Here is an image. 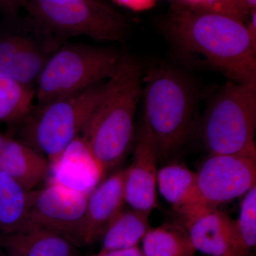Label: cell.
<instances>
[{
	"instance_id": "1",
	"label": "cell",
	"mask_w": 256,
	"mask_h": 256,
	"mask_svg": "<svg viewBox=\"0 0 256 256\" xmlns=\"http://www.w3.org/2000/svg\"><path fill=\"white\" fill-rule=\"evenodd\" d=\"M166 28L178 46L202 55L230 82H256V46L246 24L228 15L178 6Z\"/></svg>"
},
{
	"instance_id": "2",
	"label": "cell",
	"mask_w": 256,
	"mask_h": 256,
	"mask_svg": "<svg viewBox=\"0 0 256 256\" xmlns=\"http://www.w3.org/2000/svg\"><path fill=\"white\" fill-rule=\"evenodd\" d=\"M142 85L139 64L132 57L120 56L114 75L106 82L100 102L80 133L104 176L118 166L132 148Z\"/></svg>"
},
{
	"instance_id": "3",
	"label": "cell",
	"mask_w": 256,
	"mask_h": 256,
	"mask_svg": "<svg viewBox=\"0 0 256 256\" xmlns=\"http://www.w3.org/2000/svg\"><path fill=\"white\" fill-rule=\"evenodd\" d=\"M142 84V124L156 146L158 161H166L182 149L196 128V89L184 74L165 64L148 69Z\"/></svg>"
},
{
	"instance_id": "4",
	"label": "cell",
	"mask_w": 256,
	"mask_h": 256,
	"mask_svg": "<svg viewBox=\"0 0 256 256\" xmlns=\"http://www.w3.org/2000/svg\"><path fill=\"white\" fill-rule=\"evenodd\" d=\"M105 84L36 104L18 124V139L43 154L52 169L80 136L102 98Z\"/></svg>"
},
{
	"instance_id": "5",
	"label": "cell",
	"mask_w": 256,
	"mask_h": 256,
	"mask_svg": "<svg viewBox=\"0 0 256 256\" xmlns=\"http://www.w3.org/2000/svg\"><path fill=\"white\" fill-rule=\"evenodd\" d=\"M256 82H229L207 107L200 126L202 142L212 154L256 159Z\"/></svg>"
},
{
	"instance_id": "6",
	"label": "cell",
	"mask_w": 256,
	"mask_h": 256,
	"mask_svg": "<svg viewBox=\"0 0 256 256\" xmlns=\"http://www.w3.org/2000/svg\"><path fill=\"white\" fill-rule=\"evenodd\" d=\"M120 58L108 48L68 44L50 56L35 86L37 104L69 95L108 80Z\"/></svg>"
},
{
	"instance_id": "7",
	"label": "cell",
	"mask_w": 256,
	"mask_h": 256,
	"mask_svg": "<svg viewBox=\"0 0 256 256\" xmlns=\"http://www.w3.org/2000/svg\"><path fill=\"white\" fill-rule=\"evenodd\" d=\"M24 8L40 28L60 34L118 42L127 34L126 18L98 0H28Z\"/></svg>"
},
{
	"instance_id": "8",
	"label": "cell",
	"mask_w": 256,
	"mask_h": 256,
	"mask_svg": "<svg viewBox=\"0 0 256 256\" xmlns=\"http://www.w3.org/2000/svg\"><path fill=\"white\" fill-rule=\"evenodd\" d=\"M89 194L50 180L44 188L28 192V220L82 245V229Z\"/></svg>"
},
{
	"instance_id": "9",
	"label": "cell",
	"mask_w": 256,
	"mask_h": 256,
	"mask_svg": "<svg viewBox=\"0 0 256 256\" xmlns=\"http://www.w3.org/2000/svg\"><path fill=\"white\" fill-rule=\"evenodd\" d=\"M196 174L202 203L207 208H217L218 205L244 196L256 185V159L232 154H212Z\"/></svg>"
},
{
	"instance_id": "10",
	"label": "cell",
	"mask_w": 256,
	"mask_h": 256,
	"mask_svg": "<svg viewBox=\"0 0 256 256\" xmlns=\"http://www.w3.org/2000/svg\"><path fill=\"white\" fill-rule=\"evenodd\" d=\"M183 226L196 252L204 256H254V250L240 238L236 220L217 208L202 212Z\"/></svg>"
},
{
	"instance_id": "11",
	"label": "cell",
	"mask_w": 256,
	"mask_h": 256,
	"mask_svg": "<svg viewBox=\"0 0 256 256\" xmlns=\"http://www.w3.org/2000/svg\"><path fill=\"white\" fill-rule=\"evenodd\" d=\"M134 142L132 163L126 169L124 202L130 208L150 214L158 207V154L142 124L138 130Z\"/></svg>"
},
{
	"instance_id": "12",
	"label": "cell",
	"mask_w": 256,
	"mask_h": 256,
	"mask_svg": "<svg viewBox=\"0 0 256 256\" xmlns=\"http://www.w3.org/2000/svg\"><path fill=\"white\" fill-rule=\"evenodd\" d=\"M52 53L26 35H1L0 73L35 88L37 80Z\"/></svg>"
},
{
	"instance_id": "13",
	"label": "cell",
	"mask_w": 256,
	"mask_h": 256,
	"mask_svg": "<svg viewBox=\"0 0 256 256\" xmlns=\"http://www.w3.org/2000/svg\"><path fill=\"white\" fill-rule=\"evenodd\" d=\"M126 169L118 170L98 184L88 196L82 229V245L101 238L106 228L122 210Z\"/></svg>"
},
{
	"instance_id": "14",
	"label": "cell",
	"mask_w": 256,
	"mask_h": 256,
	"mask_svg": "<svg viewBox=\"0 0 256 256\" xmlns=\"http://www.w3.org/2000/svg\"><path fill=\"white\" fill-rule=\"evenodd\" d=\"M0 172L31 191L48 178L50 166L41 153L18 138L5 134L0 140Z\"/></svg>"
},
{
	"instance_id": "15",
	"label": "cell",
	"mask_w": 256,
	"mask_h": 256,
	"mask_svg": "<svg viewBox=\"0 0 256 256\" xmlns=\"http://www.w3.org/2000/svg\"><path fill=\"white\" fill-rule=\"evenodd\" d=\"M156 188L160 194L180 214L184 222L210 208L204 206L196 188V172L182 164H171L158 171Z\"/></svg>"
},
{
	"instance_id": "16",
	"label": "cell",
	"mask_w": 256,
	"mask_h": 256,
	"mask_svg": "<svg viewBox=\"0 0 256 256\" xmlns=\"http://www.w3.org/2000/svg\"><path fill=\"white\" fill-rule=\"evenodd\" d=\"M0 244L5 256H80L68 239L32 224L14 233L0 234Z\"/></svg>"
},
{
	"instance_id": "17",
	"label": "cell",
	"mask_w": 256,
	"mask_h": 256,
	"mask_svg": "<svg viewBox=\"0 0 256 256\" xmlns=\"http://www.w3.org/2000/svg\"><path fill=\"white\" fill-rule=\"evenodd\" d=\"M50 172L53 176L50 180L88 194L104 176L80 136L69 144Z\"/></svg>"
},
{
	"instance_id": "18",
	"label": "cell",
	"mask_w": 256,
	"mask_h": 256,
	"mask_svg": "<svg viewBox=\"0 0 256 256\" xmlns=\"http://www.w3.org/2000/svg\"><path fill=\"white\" fill-rule=\"evenodd\" d=\"M28 192L10 175L0 172V234L14 233L31 225Z\"/></svg>"
},
{
	"instance_id": "19",
	"label": "cell",
	"mask_w": 256,
	"mask_h": 256,
	"mask_svg": "<svg viewBox=\"0 0 256 256\" xmlns=\"http://www.w3.org/2000/svg\"><path fill=\"white\" fill-rule=\"evenodd\" d=\"M150 214L130 208L121 210L101 237V252L138 246L150 228Z\"/></svg>"
},
{
	"instance_id": "20",
	"label": "cell",
	"mask_w": 256,
	"mask_h": 256,
	"mask_svg": "<svg viewBox=\"0 0 256 256\" xmlns=\"http://www.w3.org/2000/svg\"><path fill=\"white\" fill-rule=\"evenodd\" d=\"M143 256H195L196 250L183 225L165 224L150 228L142 239Z\"/></svg>"
},
{
	"instance_id": "21",
	"label": "cell",
	"mask_w": 256,
	"mask_h": 256,
	"mask_svg": "<svg viewBox=\"0 0 256 256\" xmlns=\"http://www.w3.org/2000/svg\"><path fill=\"white\" fill-rule=\"evenodd\" d=\"M35 89L0 73V122L20 124L33 108Z\"/></svg>"
},
{
	"instance_id": "22",
	"label": "cell",
	"mask_w": 256,
	"mask_h": 256,
	"mask_svg": "<svg viewBox=\"0 0 256 256\" xmlns=\"http://www.w3.org/2000/svg\"><path fill=\"white\" fill-rule=\"evenodd\" d=\"M240 238L249 248L256 246V185L245 194L236 220Z\"/></svg>"
},
{
	"instance_id": "23",
	"label": "cell",
	"mask_w": 256,
	"mask_h": 256,
	"mask_svg": "<svg viewBox=\"0 0 256 256\" xmlns=\"http://www.w3.org/2000/svg\"><path fill=\"white\" fill-rule=\"evenodd\" d=\"M178 2H180L178 6L182 8L228 15L244 23L236 6L235 0H178Z\"/></svg>"
},
{
	"instance_id": "24",
	"label": "cell",
	"mask_w": 256,
	"mask_h": 256,
	"mask_svg": "<svg viewBox=\"0 0 256 256\" xmlns=\"http://www.w3.org/2000/svg\"><path fill=\"white\" fill-rule=\"evenodd\" d=\"M126 8L133 11H146L152 8L156 3V0H114Z\"/></svg>"
},
{
	"instance_id": "25",
	"label": "cell",
	"mask_w": 256,
	"mask_h": 256,
	"mask_svg": "<svg viewBox=\"0 0 256 256\" xmlns=\"http://www.w3.org/2000/svg\"><path fill=\"white\" fill-rule=\"evenodd\" d=\"M86 256H143V254L142 250L138 246L128 248L116 249L105 252L99 250L97 254Z\"/></svg>"
},
{
	"instance_id": "26",
	"label": "cell",
	"mask_w": 256,
	"mask_h": 256,
	"mask_svg": "<svg viewBox=\"0 0 256 256\" xmlns=\"http://www.w3.org/2000/svg\"><path fill=\"white\" fill-rule=\"evenodd\" d=\"M28 0H0V10L9 15H14L24 8Z\"/></svg>"
},
{
	"instance_id": "27",
	"label": "cell",
	"mask_w": 256,
	"mask_h": 256,
	"mask_svg": "<svg viewBox=\"0 0 256 256\" xmlns=\"http://www.w3.org/2000/svg\"><path fill=\"white\" fill-rule=\"evenodd\" d=\"M236 6L245 23L252 10L256 9V0H235Z\"/></svg>"
},
{
	"instance_id": "28",
	"label": "cell",
	"mask_w": 256,
	"mask_h": 256,
	"mask_svg": "<svg viewBox=\"0 0 256 256\" xmlns=\"http://www.w3.org/2000/svg\"><path fill=\"white\" fill-rule=\"evenodd\" d=\"M246 26L252 43L256 46V9L250 12Z\"/></svg>"
},
{
	"instance_id": "29",
	"label": "cell",
	"mask_w": 256,
	"mask_h": 256,
	"mask_svg": "<svg viewBox=\"0 0 256 256\" xmlns=\"http://www.w3.org/2000/svg\"><path fill=\"white\" fill-rule=\"evenodd\" d=\"M0 256H5L4 252H3L1 244H0Z\"/></svg>"
}]
</instances>
